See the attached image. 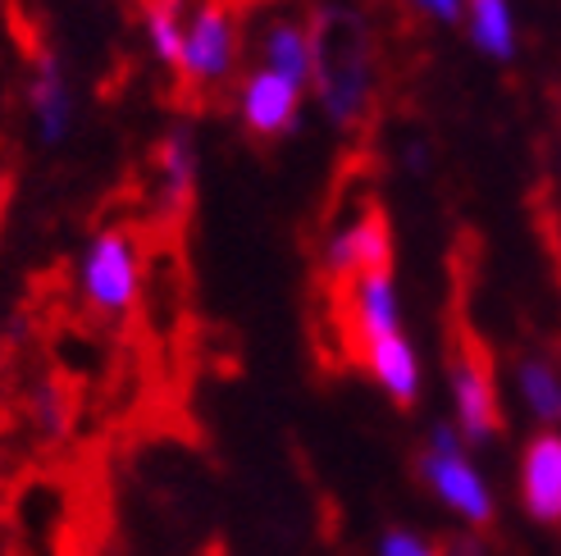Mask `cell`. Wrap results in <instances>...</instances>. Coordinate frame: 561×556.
<instances>
[{
	"mask_svg": "<svg viewBox=\"0 0 561 556\" xmlns=\"http://www.w3.org/2000/svg\"><path fill=\"white\" fill-rule=\"evenodd\" d=\"M316 78L311 88L333 128H356L375 101V50L370 33L352 10H324L316 19Z\"/></svg>",
	"mask_w": 561,
	"mask_h": 556,
	"instance_id": "6da1fadb",
	"label": "cell"
},
{
	"mask_svg": "<svg viewBox=\"0 0 561 556\" xmlns=\"http://www.w3.org/2000/svg\"><path fill=\"white\" fill-rule=\"evenodd\" d=\"M78 292L96 315L119 320L142 292V246L128 229H101L78 260Z\"/></svg>",
	"mask_w": 561,
	"mask_h": 556,
	"instance_id": "7a4b0ae2",
	"label": "cell"
},
{
	"mask_svg": "<svg viewBox=\"0 0 561 556\" xmlns=\"http://www.w3.org/2000/svg\"><path fill=\"white\" fill-rule=\"evenodd\" d=\"M238 65V14L229 0H202L183 27L179 78L187 92H215L233 78Z\"/></svg>",
	"mask_w": 561,
	"mask_h": 556,
	"instance_id": "3957f363",
	"label": "cell"
},
{
	"mask_svg": "<svg viewBox=\"0 0 561 556\" xmlns=\"http://www.w3.org/2000/svg\"><path fill=\"white\" fill-rule=\"evenodd\" d=\"M447 379H453V402H457V425L466 442H489L502 433V406L493 387V356L484 343L461 324L457 343L447 347Z\"/></svg>",
	"mask_w": 561,
	"mask_h": 556,
	"instance_id": "277c9868",
	"label": "cell"
},
{
	"mask_svg": "<svg viewBox=\"0 0 561 556\" xmlns=\"http://www.w3.org/2000/svg\"><path fill=\"white\" fill-rule=\"evenodd\" d=\"M420 475H425V484L438 493V502L453 507L466 524H474V530H489V524H493V516H497L493 493H489L484 475L461 452H434V448H425V456H420Z\"/></svg>",
	"mask_w": 561,
	"mask_h": 556,
	"instance_id": "5b68a950",
	"label": "cell"
},
{
	"mask_svg": "<svg viewBox=\"0 0 561 556\" xmlns=\"http://www.w3.org/2000/svg\"><path fill=\"white\" fill-rule=\"evenodd\" d=\"M324 269L339 278V283H352L360 274L392 269V233H388L383 206H366L343 233H333L329 252H324Z\"/></svg>",
	"mask_w": 561,
	"mask_h": 556,
	"instance_id": "8992f818",
	"label": "cell"
},
{
	"mask_svg": "<svg viewBox=\"0 0 561 556\" xmlns=\"http://www.w3.org/2000/svg\"><path fill=\"white\" fill-rule=\"evenodd\" d=\"M238 115H242V128L251 137H284L293 132L297 115H301V88L297 82H288L284 73H274V69H256V73H247L242 78V88H238Z\"/></svg>",
	"mask_w": 561,
	"mask_h": 556,
	"instance_id": "52a82bcc",
	"label": "cell"
},
{
	"mask_svg": "<svg viewBox=\"0 0 561 556\" xmlns=\"http://www.w3.org/2000/svg\"><path fill=\"white\" fill-rule=\"evenodd\" d=\"M27 109H33V128L42 147H60L73 128V88L65 65L50 50H37L33 73H27Z\"/></svg>",
	"mask_w": 561,
	"mask_h": 556,
	"instance_id": "ba28073f",
	"label": "cell"
},
{
	"mask_svg": "<svg viewBox=\"0 0 561 556\" xmlns=\"http://www.w3.org/2000/svg\"><path fill=\"white\" fill-rule=\"evenodd\" d=\"M352 356L379 379V387L392 397V406H402V410L415 406V397H420V360H415V351H411L402 328L366 333Z\"/></svg>",
	"mask_w": 561,
	"mask_h": 556,
	"instance_id": "9c48e42d",
	"label": "cell"
},
{
	"mask_svg": "<svg viewBox=\"0 0 561 556\" xmlns=\"http://www.w3.org/2000/svg\"><path fill=\"white\" fill-rule=\"evenodd\" d=\"M520 507L535 524H561V433L557 429H543L525 442Z\"/></svg>",
	"mask_w": 561,
	"mask_h": 556,
	"instance_id": "30bf717a",
	"label": "cell"
},
{
	"mask_svg": "<svg viewBox=\"0 0 561 556\" xmlns=\"http://www.w3.org/2000/svg\"><path fill=\"white\" fill-rule=\"evenodd\" d=\"M261 60H265V69L284 73L288 82H297L306 92L316 78V33L297 19H274L261 37Z\"/></svg>",
	"mask_w": 561,
	"mask_h": 556,
	"instance_id": "8fae6325",
	"label": "cell"
},
{
	"mask_svg": "<svg viewBox=\"0 0 561 556\" xmlns=\"http://www.w3.org/2000/svg\"><path fill=\"white\" fill-rule=\"evenodd\" d=\"M156 174H160V197L170 210H187L196 192V142L187 128H174L156 151Z\"/></svg>",
	"mask_w": 561,
	"mask_h": 556,
	"instance_id": "7c38bea8",
	"label": "cell"
},
{
	"mask_svg": "<svg viewBox=\"0 0 561 556\" xmlns=\"http://www.w3.org/2000/svg\"><path fill=\"white\" fill-rule=\"evenodd\" d=\"M466 23H470V42L489 60L507 65L516 55V14L512 0H466Z\"/></svg>",
	"mask_w": 561,
	"mask_h": 556,
	"instance_id": "4fadbf2b",
	"label": "cell"
},
{
	"mask_svg": "<svg viewBox=\"0 0 561 556\" xmlns=\"http://www.w3.org/2000/svg\"><path fill=\"white\" fill-rule=\"evenodd\" d=\"M516 387L525 406L539 415L543 425H561V374L548 366L543 356H525L516 366Z\"/></svg>",
	"mask_w": 561,
	"mask_h": 556,
	"instance_id": "5bb4252c",
	"label": "cell"
},
{
	"mask_svg": "<svg viewBox=\"0 0 561 556\" xmlns=\"http://www.w3.org/2000/svg\"><path fill=\"white\" fill-rule=\"evenodd\" d=\"M147 42H151V55L160 65H170L179 73V60H183V19H179V0H147Z\"/></svg>",
	"mask_w": 561,
	"mask_h": 556,
	"instance_id": "9a60e30c",
	"label": "cell"
},
{
	"mask_svg": "<svg viewBox=\"0 0 561 556\" xmlns=\"http://www.w3.org/2000/svg\"><path fill=\"white\" fill-rule=\"evenodd\" d=\"M69 420H73V402H69V393H65V383L46 379L37 393H33V425H37L46 438H65Z\"/></svg>",
	"mask_w": 561,
	"mask_h": 556,
	"instance_id": "2e32d148",
	"label": "cell"
},
{
	"mask_svg": "<svg viewBox=\"0 0 561 556\" xmlns=\"http://www.w3.org/2000/svg\"><path fill=\"white\" fill-rule=\"evenodd\" d=\"M379 556H443L434 543H425L420 534H407V530H388L383 543H379Z\"/></svg>",
	"mask_w": 561,
	"mask_h": 556,
	"instance_id": "e0dca14e",
	"label": "cell"
},
{
	"mask_svg": "<svg viewBox=\"0 0 561 556\" xmlns=\"http://www.w3.org/2000/svg\"><path fill=\"white\" fill-rule=\"evenodd\" d=\"M411 5L434 23H457L466 14V0H411Z\"/></svg>",
	"mask_w": 561,
	"mask_h": 556,
	"instance_id": "ac0fdd59",
	"label": "cell"
},
{
	"mask_svg": "<svg viewBox=\"0 0 561 556\" xmlns=\"http://www.w3.org/2000/svg\"><path fill=\"white\" fill-rule=\"evenodd\" d=\"M5 192H10V178L0 174V210H5Z\"/></svg>",
	"mask_w": 561,
	"mask_h": 556,
	"instance_id": "d6986e66",
	"label": "cell"
},
{
	"mask_svg": "<svg viewBox=\"0 0 561 556\" xmlns=\"http://www.w3.org/2000/svg\"><path fill=\"white\" fill-rule=\"evenodd\" d=\"M202 556H224V552H219V547H210V552H202Z\"/></svg>",
	"mask_w": 561,
	"mask_h": 556,
	"instance_id": "ffe728a7",
	"label": "cell"
}]
</instances>
